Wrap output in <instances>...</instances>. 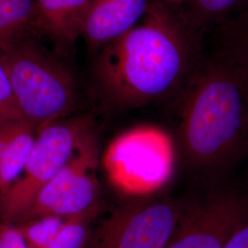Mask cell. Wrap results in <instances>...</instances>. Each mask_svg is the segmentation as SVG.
I'll return each instance as SVG.
<instances>
[{
    "instance_id": "9",
    "label": "cell",
    "mask_w": 248,
    "mask_h": 248,
    "mask_svg": "<svg viewBox=\"0 0 248 248\" xmlns=\"http://www.w3.org/2000/svg\"><path fill=\"white\" fill-rule=\"evenodd\" d=\"M150 0H91L81 36L101 46L114 41L135 26Z\"/></svg>"
},
{
    "instance_id": "20",
    "label": "cell",
    "mask_w": 248,
    "mask_h": 248,
    "mask_svg": "<svg viewBox=\"0 0 248 248\" xmlns=\"http://www.w3.org/2000/svg\"><path fill=\"white\" fill-rule=\"evenodd\" d=\"M224 248H248V218L232 232Z\"/></svg>"
},
{
    "instance_id": "17",
    "label": "cell",
    "mask_w": 248,
    "mask_h": 248,
    "mask_svg": "<svg viewBox=\"0 0 248 248\" xmlns=\"http://www.w3.org/2000/svg\"><path fill=\"white\" fill-rule=\"evenodd\" d=\"M16 122L26 121L19 111L7 75L0 61V126Z\"/></svg>"
},
{
    "instance_id": "3",
    "label": "cell",
    "mask_w": 248,
    "mask_h": 248,
    "mask_svg": "<svg viewBox=\"0 0 248 248\" xmlns=\"http://www.w3.org/2000/svg\"><path fill=\"white\" fill-rule=\"evenodd\" d=\"M0 61L23 119L36 131L71 113L76 84L69 70L21 36L0 43Z\"/></svg>"
},
{
    "instance_id": "1",
    "label": "cell",
    "mask_w": 248,
    "mask_h": 248,
    "mask_svg": "<svg viewBox=\"0 0 248 248\" xmlns=\"http://www.w3.org/2000/svg\"><path fill=\"white\" fill-rule=\"evenodd\" d=\"M205 36L180 5L150 0L140 21L104 45L98 76L107 95L128 108L177 100L193 78Z\"/></svg>"
},
{
    "instance_id": "4",
    "label": "cell",
    "mask_w": 248,
    "mask_h": 248,
    "mask_svg": "<svg viewBox=\"0 0 248 248\" xmlns=\"http://www.w3.org/2000/svg\"><path fill=\"white\" fill-rule=\"evenodd\" d=\"M91 132L84 119L56 121L38 130L23 176L0 192V222L18 223L38 191L71 159Z\"/></svg>"
},
{
    "instance_id": "10",
    "label": "cell",
    "mask_w": 248,
    "mask_h": 248,
    "mask_svg": "<svg viewBox=\"0 0 248 248\" xmlns=\"http://www.w3.org/2000/svg\"><path fill=\"white\" fill-rule=\"evenodd\" d=\"M41 31L63 44L81 36L91 0H34Z\"/></svg>"
},
{
    "instance_id": "8",
    "label": "cell",
    "mask_w": 248,
    "mask_h": 248,
    "mask_svg": "<svg viewBox=\"0 0 248 248\" xmlns=\"http://www.w3.org/2000/svg\"><path fill=\"white\" fill-rule=\"evenodd\" d=\"M222 181L210 183L203 197L185 202L165 248H224L232 232L248 218V196L221 186Z\"/></svg>"
},
{
    "instance_id": "15",
    "label": "cell",
    "mask_w": 248,
    "mask_h": 248,
    "mask_svg": "<svg viewBox=\"0 0 248 248\" xmlns=\"http://www.w3.org/2000/svg\"><path fill=\"white\" fill-rule=\"evenodd\" d=\"M68 220V219H67ZM66 219L56 216H45L15 224L31 248H46Z\"/></svg>"
},
{
    "instance_id": "19",
    "label": "cell",
    "mask_w": 248,
    "mask_h": 248,
    "mask_svg": "<svg viewBox=\"0 0 248 248\" xmlns=\"http://www.w3.org/2000/svg\"><path fill=\"white\" fill-rule=\"evenodd\" d=\"M28 126H31L26 122L10 123L0 126V155L9 144V142ZM32 127V126H31ZM33 128V127H32Z\"/></svg>"
},
{
    "instance_id": "12",
    "label": "cell",
    "mask_w": 248,
    "mask_h": 248,
    "mask_svg": "<svg viewBox=\"0 0 248 248\" xmlns=\"http://www.w3.org/2000/svg\"><path fill=\"white\" fill-rule=\"evenodd\" d=\"M186 19L204 36L248 9V0H188L181 6Z\"/></svg>"
},
{
    "instance_id": "18",
    "label": "cell",
    "mask_w": 248,
    "mask_h": 248,
    "mask_svg": "<svg viewBox=\"0 0 248 248\" xmlns=\"http://www.w3.org/2000/svg\"><path fill=\"white\" fill-rule=\"evenodd\" d=\"M0 248H31L15 225L0 222Z\"/></svg>"
},
{
    "instance_id": "2",
    "label": "cell",
    "mask_w": 248,
    "mask_h": 248,
    "mask_svg": "<svg viewBox=\"0 0 248 248\" xmlns=\"http://www.w3.org/2000/svg\"><path fill=\"white\" fill-rule=\"evenodd\" d=\"M176 102L184 166L204 182L222 181L248 156L246 77L225 54L206 44L202 61Z\"/></svg>"
},
{
    "instance_id": "5",
    "label": "cell",
    "mask_w": 248,
    "mask_h": 248,
    "mask_svg": "<svg viewBox=\"0 0 248 248\" xmlns=\"http://www.w3.org/2000/svg\"><path fill=\"white\" fill-rule=\"evenodd\" d=\"M113 186L128 194H147L162 186L173 167L169 137L155 128H137L116 137L104 155Z\"/></svg>"
},
{
    "instance_id": "21",
    "label": "cell",
    "mask_w": 248,
    "mask_h": 248,
    "mask_svg": "<svg viewBox=\"0 0 248 248\" xmlns=\"http://www.w3.org/2000/svg\"><path fill=\"white\" fill-rule=\"evenodd\" d=\"M246 160H248V156H247V158H246Z\"/></svg>"
},
{
    "instance_id": "16",
    "label": "cell",
    "mask_w": 248,
    "mask_h": 248,
    "mask_svg": "<svg viewBox=\"0 0 248 248\" xmlns=\"http://www.w3.org/2000/svg\"><path fill=\"white\" fill-rule=\"evenodd\" d=\"M97 212L98 209L66 220L46 248H84L90 232L89 223Z\"/></svg>"
},
{
    "instance_id": "11",
    "label": "cell",
    "mask_w": 248,
    "mask_h": 248,
    "mask_svg": "<svg viewBox=\"0 0 248 248\" xmlns=\"http://www.w3.org/2000/svg\"><path fill=\"white\" fill-rule=\"evenodd\" d=\"M205 42L225 54L248 82V9L213 29Z\"/></svg>"
},
{
    "instance_id": "7",
    "label": "cell",
    "mask_w": 248,
    "mask_h": 248,
    "mask_svg": "<svg viewBox=\"0 0 248 248\" xmlns=\"http://www.w3.org/2000/svg\"><path fill=\"white\" fill-rule=\"evenodd\" d=\"M98 140L91 132L71 159L38 191L16 224L45 216L67 220L98 209Z\"/></svg>"
},
{
    "instance_id": "13",
    "label": "cell",
    "mask_w": 248,
    "mask_h": 248,
    "mask_svg": "<svg viewBox=\"0 0 248 248\" xmlns=\"http://www.w3.org/2000/svg\"><path fill=\"white\" fill-rule=\"evenodd\" d=\"M41 31L34 0H0V43Z\"/></svg>"
},
{
    "instance_id": "14",
    "label": "cell",
    "mask_w": 248,
    "mask_h": 248,
    "mask_svg": "<svg viewBox=\"0 0 248 248\" xmlns=\"http://www.w3.org/2000/svg\"><path fill=\"white\" fill-rule=\"evenodd\" d=\"M36 131L28 126L9 142L0 155V192L18 179L35 142Z\"/></svg>"
},
{
    "instance_id": "6",
    "label": "cell",
    "mask_w": 248,
    "mask_h": 248,
    "mask_svg": "<svg viewBox=\"0 0 248 248\" xmlns=\"http://www.w3.org/2000/svg\"><path fill=\"white\" fill-rule=\"evenodd\" d=\"M185 202L146 198L123 204L90 231L84 248H165Z\"/></svg>"
}]
</instances>
